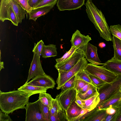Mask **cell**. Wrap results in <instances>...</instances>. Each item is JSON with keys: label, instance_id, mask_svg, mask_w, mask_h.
<instances>
[{"label": "cell", "instance_id": "cell-1", "mask_svg": "<svg viewBox=\"0 0 121 121\" xmlns=\"http://www.w3.org/2000/svg\"><path fill=\"white\" fill-rule=\"evenodd\" d=\"M31 95L17 90L7 92L0 91V108L9 114L19 109L25 108Z\"/></svg>", "mask_w": 121, "mask_h": 121}, {"label": "cell", "instance_id": "cell-2", "mask_svg": "<svg viewBox=\"0 0 121 121\" xmlns=\"http://www.w3.org/2000/svg\"><path fill=\"white\" fill-rule=\"evenodd\" d=\"M85 5L88 17L98 31L100 36L107 41H112L110 27L101 11L95 5L91 0H87Z\"/></svg>", "mask_w": 121, "mask_h": 121}, {"label": "cell", "instance_id": "cell-3", "mask_svg": "<svg viewBox=\"0 0 121 121\" xmlns=\"http://www.w3.org/2000/svg\"><path fill=\"white\" fill-rule=\"evenodd\" d=\"M10 7H12L16 15L18 23H21L25 18V15L27 16V11L14 0H0V20L2 22L9 20L8 10Z\"/></svg>", "mask_w": 121, "mask_h": 121}, {"label": "cell", "instance_id": "cell-4", "mask_svg": "<svg viewBox=\"0 0 121 121\" xmlns=\"http://www.w3.org/2000/svg\"><path fill=\"white\" fill-rule=\"evenodd\" d=\"M121 86V75H118L117 78L113 82L107 83L97 89L100 101L96 107L119 91Z\"/></svg>", "mask_w": 121, "mask_h": 121}, {"label": "cell", "instance_id": "cell-5", "mask_svg": "<svg viewBox=\"0 0 121 121\" xmlns=\"http://www.w3.org/2000/svg\"><path fill=\"white\" fill-rule=\"evenodd\" d=\"M87 64V60L84 57L80 59L77 64L70 70L65 71H58V77L56 81L57 89H60L66 82L78 72L84 70Z\"/></svg>", "mask_w": 121, "mask_h": 121}, {"label": "cell", "instance_id": "cell-6", "mask_svg": "<svg viewBox=\"0 0 121 121\" xmlns=\"http://www.w3.org/2000/svg\"><path fill=\"white\" fill-rule=\"evenodd\" d=\"M87 73L96 76L107 83L113 82L117 78V75L104 67L92 63H88L84 69Z\"/></svg>", "mask_w": 121, "mask_h": 121}, {"label": "cell", "instance_id": "cell-7", "mask_svg": "<svg viewBox=\"0 0 121 121\" xmlns=\"http://www.w3.org/2000/svg\"><path fill=\"white\" fill-rule=\"evenodd\" d=\"M39 99L36 101L28 102L26 105V121H46Z\"/></svg>", "mask_w": 121, "mask_h": 121}, {"label": "cell", "instance_id": "cell-8", "mask_svg": "<svg viewBox=\"0 0 121 121\" xmlns=\"http://www.w3.org/2000/svg\"><path fill=\"white\" fill-rule=\"evenodd\" d=\"M85 57V52L82 50L78 49L67 59L60 62L56 63L55 67L58 71H67L74 67L80 59Z\"/></svg>", "mask_w": 121, "mask_h": 121}, {"label": "cell", "instance_id": "cell-9", "mask_svg": "<svg viewBox=\"0 0 121 121\" xmlns=\"http://www.w3.org/2000/svg\"><path fill=\"white\" fill-rule=\"evenodd\" d=\"M77 92L74 88L69 89L61 92L55 98L61 107L65 111L71 104L75 100Z\"/></svg>", "mask_w": 121, "mask_h": 121}, {"label": "cell", "instance_id": "cell-10", "mask_svg": "<svg viewBox=\"0 0 121 121\" xmlns=\"http://www.w3.org/2000/svg\"><path fill=\"white\" fill-rule=\"evenodd\" d=\"M32 52L34 53L33 59L29 69L28 78L25 83L36 76L45 74L42 68L40 57L38 55L37 51L33 48Z\"/></svg>", "mask_w": 121, "mask_h": 121}, {"label": "cell", "instance_id": "cell-11", "mask_svg": "<svg viewBox=\"0 0 121 121\" xmlns=\"http://www.w3.org/2000/svg\"><path fill=\"white\" fill-rule=\"evenodd\" d=\"M91 40L89 35L85 36L77 30L73 34L70 41L72 46L77 49L82 50L85 53L87 45Z\"/></svg>", "mask_w": 121, "mask_h": 121}, {"label": "cell", "instance_id": "cell-12", "mask_svg": "<svg viewBox=\"0 0 121 121\" xmlns=\"http://www.w3.org/2000/svg\"><path fill=\"white\" fill-rule=\"evenodd\" d=\"M56 83L54 79L50 76L45 74L36 76L29 82L24 84L53 89Z\"/></svg>", "mask_w": 121, "mask_h": 121}, {"label": "cell", "instance_id": "cell-13", "mask_svg": "<svg viewBox=\"0 0 121 121\" xmlns=\"http://www.w3.org/2000/svg\"><path fill=\"white\" fill-rule=\"evenodd\" d=\"M85 0H58L57 6L60 11L75 10L84 4Z\"/></svg>", "mask_w": 121, "mask_h": 121}, {"label": "cell", "instance_id": "cell-14", "mask_svg": "<svg viewBox=\"0 0 121 121\" xmlns=\"http://www.w3.org/2000/svg\"><path fill=\"white\" fill-rule=\"evenodd\" d=\"M97 47L89 43L87 45L85 53V56L87 60L91 63L98 65H104L99 58Z\"/></svg>", "mask_w": 121, "mask_h": 121}, {"label": "cell", "instance_id": "cell-15", "mask_svg": "<svg viewBox=\"0 0 121 121\" xmlns=\"http://www.w3.org/2000/svg\"><path fill=\"white\" fill-rule=\"evenodd\" d=\"M110 106L116 108L121 107V92L120 91L109 99L103 102L95 108H106Z\"/></svg>", "mask_w": 121, "mask_h": 121}, {"label": "cell", "instance_id": "cell-16", "mask_svg": "<svg viewBox=\"0 0 121 121\" xmlns=\"http://www.w3.org/2000/svg\"><path fill=\"white\" fill-rule=\"evenodd\" d=\"M107 115L106 108L97 109L95 108L89 112L82 121H104Z\"/></svg>", "mask_w": 121, "mask_h": 121}, {"label": "cell", "instance_id": "cell-17", "mask_svg": "<svg viewBox=\"0 0 121 121\" xmlns=\"http://www.w3.org/2000/svg\"><path fill=\"white\" fill-rule=\"evenodd\" d=\"M103 67L117 75H121V60L112 57L104 63Z\"/></svg>", "mask_w": 121, "mask_h": 121}, {"label": "cell", "instance_id": "cell-18", "mask_svg": "<svg viewBox=\"0 0 121 121\" xmlns=\"http://www.w3.org/2000/svg\"><path fill=\"white\" fill-rule=\"evenodd\" d=\"M55 4H53L32 9L29 14V20L36 21L38 17L48 13Z\"/></svg>", "mask_w": 121, "mask_h": 121}, {"label": "cell", "instance_id": "cell-19", "mask_svg": "<svg viewBox=\"0 0 121 121\" xmlns=\"http://www.w3.org/2000/svg\"><path fill=\"white\" fill-rule=\"evenodd\" d=\"M83 103L82 109H86L90 111L94 109L100 101L99 95L98 91L88 98L82 99Z\"/></svg>", "mask_w": 121, "mask_h": 121}, {"label": "cell", "instance_id": "cell-20", "mask_svg": "<svg viewBox=\"0 0 121 121\" xmlns=\"http://www.w3.org/2000/svg\"><path fill=\"white\" fill-rule=\"evenodd\" d=\"M82 109L74 101L65 111L67 121H74L79 115Z\"/></svg>", "mask_w": 121, "mask_h": 121}, {"label": "cell", "instance_id": "cell-21", "mask_svg": "<svg viewBox=\"0 0 121 121\" xmlns=\"http://www.w3.org/2000/svg\"><path fill=\"white\" fill-rule=\"evenodd\" d=\"M48 89L47 88L43 87L25 84L17 89L31 95L35 94L46 92Z\"/></svg>", "mask_w": 121, "mask_h": 121}, {"label": "cell", "instance_id": "cell-22", "mask_svg": "<svg viewBox=\"0 0 121 121\" xmlns=\"http://www.w3.org/2000/svg\"><path fill=\"white\" fill-rule=\"evenodd\" d=\"M58 53L56 45L53 44H49L47 45H43L41 55L44 58L57 56Z\"/></svg>", "mask_w": 121, "mask_h": 121}, {"label": "cell", "instance_id": "cell-23", "mask_svg": "<svg viewBox=\"0 0 121 121\" xmlns=\"http://www.w3.org/2000/svg\"><path fill=\"white\" fill-rule=\"evenodd\" d=\"M112 41L114 50V56L112 57L121 60V40L113 36Z\"/></svg>", "mask_w": 121, "mask_h": 121}, {"label": "cell", "instance_id": "cell-24", "mask_svg": "<svg viewBox=\"0 0 121 121\" xmlns=\"http://www.w3.org/2000/svg\"><path fill=\"white\" fill-rule=\"evenodd\" d=\"M39 99L43 104L49 107L50 111L54 99L50 95L46 92L39 93Z\"/></svg>", "mask_w": 121, "mask_h": 121}, {"label": "cell", "instance_id": "cell-25", "mask_svg": "<svg viewBox=\"0 0 121 121\" xmlns=\"http://www.w3.org/2000/svg\"><path fill=\"white\" fill-rule=\"evenodd\" d=\"M50 121H67L65 111L61 108L56 114L50 115Z\"/></svg>", "mask_w": 121, "mask_h": 121}, {"label": "cell", "instance_id": "cell-26", "mask_svg": "<svg viewBox=\"0 0 121 121\" xmlns=\"http://www.w3.org/2000/svg\"><path fill=\"white\" fill-rule=\"evenodd\" d=\"M97 91V89L96 87L92 85L85 93H81L78 92L77 94L82 99L85 100L88 98Z\"/></svg>", "mask_w": 121, "mask_h": 121}, {"label": "cell", "instance_id": "cell-27", "mask_svg": "<svg viewBox=\"0 0 121 121\" xmlns=\"http://www.w3.org/2000/svg\"><path fill=\"white\" fill-rule=\"evenodd\" d=\"M76 75L77 78L95 86L89 77L87 73L84 69L79 72Z\"/></svg>", "mask_w": 121, "mask_h": 121}, {"label": "cell", "instance_id": "cell-28", "mask_svg": "<svg viewBox=\"0 0 121 121\" xmlns=\"http://www.w3.org/2000/svg\"><path fill=\"white\" fill-rule=\"evenodd\" d=\"M110 32L114 36L121 40V25L118 24L111 25L110 27Z\"/></svg>", "mask_w": 121, "mask_h": 121}, {"label": "cell", "instance_id": "cell-29", "mask_svg": "<svg viewBox=\"0 0 121 121\" xmlns=\"http://www.w3.org/2000/svg\"><path fill=\"white\" fill-rule=\"evenodd\" d=\"M76 78L75 75L66 82L60 88L61 92L69 89L74 88Z\"/></svg>", "mask_w": 121, "mask_h": 121}, {"label": "cell", "instance_id": "cell-30", "mask_svg": "<svg viewBox=\"0 0 121 121\" xmlns=\"http://www.w3.org/2000/svg\"><path fill=\"white\" fill-rule=\"evenodd\" d=\"M78 49L72 46L70 49L61 57L56 59V60L57 63H59L63 61L70 57Z\"/></svg>", "mask_w": 121, "mask_h": 121}, {"label": "cell", "instance_id": "cell-31", "mask_svg": "<svg viewBox=\"0 0 121 121\" xmlns=\"http://www.w3.org/2000/svg\"><path fill=\"white\" fill-rule=\"evenodd\" d=\"M87 73L91 80L97 89L100 87L107 83L100 78L88 73Z\"/></svg>", "mask_w": 121, "mask_h": 121}, {"label": "cell", "instance_id": "cell-32", "mask_svg": "<svg viewBox=\"0 0 121 121\" xmlns=\"http://www.w3.org/2000/svg\"><path fill=\"white\" fill-rule=\"evenodd\" d=\"M8 14L9 20L14 25L17 26L18 23L17 17L12 7H10L9 8Z\"/></svg>", "mask_w": 121, "mask_h": 121}, {"label": "cell", "instance_id": "cell-33", "mask_svg": "<svg viewBox=\"0 0 121 121\" xmlns=\"http://www.w3.org/2000/svg\"><path fill=\"white\" fill-rule=\"evenodd\" d=\"M62 108L58 101L55 99L53 100L52 106L50 110V115H55Z\"/></svg>", "mask_w": 121, "mask_h": 121}, {"label": "cell", "instance_id": "cell-34", "mask_svg": "<svg viewBox=\"0 0 121 121\" xmlns=\"http://www.w3.org/2000/svg\"><path fill=\"white\" fill-rule=\"evenodd\" d=\"M40 104L42 112L46 121H50L49 108L47 106L43 104L40 101Z\"/></svg>", "mask_w": 121, "mask_h": 121}, {"label": "cell", "instance_id": "cell-35", "mask_svg": "<svg viewBox=\"0 0 121 121\" xmlns=\"http://www.w3.org/2000/svg\"><path fill=\"white\" fill-rule=\"evenodd\" d=\"M18 4H19L29 14L32 9V8L29 5L28 0H14Z\"/></svg>", "mask_w": 121, "mask_h": 121}, {"label": "cell", "instance_id": "cell-36", "mask_svg": "<svg viewBox=\"0 0 121 121\" xmlns=\"http://www.w3.org/2000/svg\"><path fill=\"white\" fill-rule=\"evenodd\" d=\"M57 0H41L39 3L33 9L53 4H55L57 2Z\"/></svg>", "mask_w": 121, "mask_h": 121}, {"label": "cell", "instance_id": "cell-37", "mask_svg": "<svg viewBox=\"0 0 121 121\" xmlns=\"http://www.w3.org/2000/svg\"><path fill=\"white\" fill-rule=\"evenodd\" d=\"M88 83L76 77L74 88L76 90L78 93L85 85Z\"/></svg>", "mask_w": 121, "mask_h": 121}, {"label": "cell", "instance_id": "cell-38", "mask_svg": "<svg viewBox=\"0 0 121 121\" xmlns=\"http://www.w3.org/2000/svg\"><path fill=\"white\" fill-rule=\"evenodd\" d=\"M121 112V108H120L117 109L114 113L112 115L108 114L104 121H115L117 117Z\"/></svg>", "mask_w": 121, "mask_h": 121}, {"label": "cell", "instance_id": "cell-39", "mask_svg": "<svg viewBox=\"0 0 121 121\" xmlns=\"http://www.w3.org/2000/svg\"><path fill=\"white\" fill-rule=\"evenodd\" d=\"M90 111L86 109H82L79 116L76 118L74 121H82Z\"/></svg>", "mask_w": 121, "mask_h": 121}, {"label": "cell", "instance_id": "cell-40", "mask_svg": "<svg viewBox=\"0 0 121 121\" xmlns=\"http://www.w3.org/2000/svg\"><path fill=\"white\" fill-rule=\"evenodd\" d=\"M43 41L41 40L38 42L37 43H35L34 48L36 50L39 56L40 57L42 51L44 44Z\"/></svg>", "mask_w": 121, "mask_h": 121}, {"label": "cell", "instance_id": "cell-41", "mask_svg": "<svg viewBox=\"0 0 121 121\" xmlns=\"http://www.w3.org/2000/svg\"><path fill=\"white\" fill-rule=\"evenodd\" d=\"M7 114L2 112L1 110L0 111V121H12V120L10 117Z\"/></svg>", "mask_w": 121, "mask_h": 121}, {"label": "cell", "instance_id": "cell-42", "mask_svg": "<svg viewBox=\"0 0 121 121\" xmlns=\"http://www.w3.org/2000/svg\"><path fill=\"white\" fill-rule=\"evenodd\" d=\"M118 108H116L110 106L106 108V112L108 114H112L116 112L117 109Z\"/></svg>", "mask_w": 121, "mask_h": 121}, {"label": "cell", "instance_id": "cell-43", "mask_svg": "<svg viewBox=\"0 0 121 121\" xmlns=\"http://www.w3.org/2000/svg\"><path fill=\"white\" fill-rule=\"evenodd\" d=\"M41 0H28V2L32 9Z\"/></svg>", "mask_w": 121, "mask_h": 121}, {"label": "cell", "instance_id": "cell-44", "mask_svg": "<svg viewBox=\"0 0 121 121\" xmlns=\"http://www.w3.org/2000/svg\"><path fill=\"white\" fill-rule=\"evenodd\" d=\"M75 102L77 105L82 109L83 107V103L82 99L79 97L77 94Z\"/></svg>", "mask_w": 121, "mask_h": 121}, {"label": "cell", "instance_id": "cell-45", "mask_svg": "<svg viewBox=\"0 0 121 121\" xmlns=\"http://www.w3.org/2000/svg\"><path fill=\"white\" fill-rule=\"evenodd\" d=\"M92 85L90 83H88L85 85L81 89L79 92L81 93H85L89 89Z\"/></svg>", "mask_w": 121, "mask_h": 121}, {"label": "cell", "instance_id": "cell-46", "mask_svg": "<svg viewBox=\"0 0 121 121\" xmlns=\"http://www.w3.org/2000/svg\"><path fill=\"white\" fill-rule=\"evenodd\" d=\"M4 63L3 61H0V71L1 70L3 69H4Z\"/></svg>", "mask_w": 121, "mask_h": 121}, {"label": "cell", "instance_id": "cell-47", "mask_svg": "<svg viewBox=\"0 0 121 121\" xmlns=\"http://www.w3.org/2000/svg\"><path fill=\"white\" fill-rule=\"evenodd\" d=\"M115 121H121V113L116 118Z\"/></svg>", "mask_w": 121, "mask_h": 121}, {"label": "cell", "instance_id": "cell-48", "mask_svg": "<svg viewBox=\"0 0 121 121\" xmlns=\"http://www.w3.org/2000/svg\"><path fill=\"white\" fill-rule=\"evenodd\" d=\"M99 46L100 47L103 48L104 47L106 46V45L104 43L102 42L100 43L99 44Z\"/></svg>", "mask_w": 121, "mask_h": 121}, {"label": "cell", "instance_id": "cell-49", "mask_svg": "<svg viewBox=\"0 0 121 121\" xmlns=\"http://www.w3.org/2000/svg\"><path fill=\"white\" fill-rule=\"evenodd\" d=\"M120 91L121 92V88H120Z\"/></svg>", "mask_w": 121, "mask_h": 121}, {"label": "cell", "instance_id": "cell-50", "mask_svg": "<svg viewBox=\"0 0 121 121\" xmlns=\"http://www.w3.org/2000/svg\"></svg>", "mask_w": 121, "mask_h": 121}, {"label": "cell", "instance_id": "cell-51", "mask_svg": "<svg viewBox=\"0 0 121 121\" xmlns=\"http://www.w3.org/2000/svg\"></svg>", "mask_w": 121, "mask_h": 121}]
</instances>
